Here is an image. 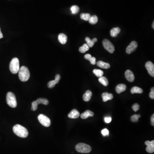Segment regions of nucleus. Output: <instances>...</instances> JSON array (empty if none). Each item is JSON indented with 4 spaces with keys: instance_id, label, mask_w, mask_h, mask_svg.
Segmentation results:
<instances>
[{
    "instance_id": "nucleus-1",
    "label": "nucleus",
    "mask_w": 154,
    "mask_h": 154,
    "mask_svg": "<svg viewBox=\"0 0 154 154\" xmlns=\"http://www.w3.org/2000/svg\"><path fill=\"white\" fill-rule=\"evenodd\" d=\"M13 131L17 136L22 138H26L28 135L27 129L20 125L17 124L14 126Z\"/></svg>"
},
{
    "instance_id": "nucleus-2",
    "label": "nucleus",
    "mask_w": 154,
    "mask_h": 154,
    "mask_svg": "<svg viewBox=\"0 0 154 154\" xmlns=\"http://www.w3.org/2000/svg\"><path fill=\"white\" fill-rule=\"evenodd\" d=\"M18 77L22 82H26L30 78V73L28 69L25 66H22L18 71Z\"/></svg>"
},
{
    "instance_id": "nucleus-3",
    "label": "nucleus",
    "mask_w": 154,
    "mask_h": 154,
    "mask_svg": "<svg viewBox=\"0 0 154 154\" xmlns=\"http://www.w3.org/2000/svg\"><path fill=\"white\" fill-rule=\"evenodd\" d=\"M19 61L18 58L14 57L12 59L9 64V69L13 74H16L19 70Z\"/></svg>"
},
{
    "instance_id": "nucleus-4",
    "label": "nucleus",
    "mask_w": 154,
    "mask_h": 154,
    "mask_svg": "<svg viewBox=\"0 0 154 154\" xmlns=\"http://www.w3.org/2000/svg\"><path fill=\"white\" fill-rule=\"evenodd\" d=\"M7 102L8 105L12 108H15L17 105V100L15 94L13 92H9L7 93Z\"/></svg>"
},
{
    "instance_id": "nucleus-5",
    "label": "nucleus",
    "mask_w": 154,
    "mask_h": 154,
    "mask_svg": "<svg viewBox=\"0 0 154 154\" xmlns=\"http://www.w3.org/2000/svg\"><path fill=\"white\" fill-rule=\"evenodd\" d=\"M75 149L77 152L82 153H89L92 150L90 146L83 143L78 144L75 146Z\"/></svg>"
},
{
    "instance_id": "nucleus-6",
    "label": "nucleus",
    "mask_w": 154,
    "mask_h": 154,
    "mask_svg": "<svg viewBox=\"0 0 154 154\" xmlns=\"http://www.w3.org/2000/svg\"><path fill=\"white\" fill-rule=\"evenodd\" d=\"M39 121L42 126L46 127L50 126L51 125V120L49 118L44 114H40L38 116Z\"/></svg>"
},
{
    "instance_id": "nucleus-7",
    "label": "nucleus",
    "mask_w": 154,
    "mask_h": 154,
    "mask_svg": "<svg viewBox=\"0 0 154 154\" xmlns=\"http://www.w3.org/2000/svg\"><path fill=\"white\" fill-rule=\"evenodd\" d=\"M49 103V102L48 99L44 98H39L37 101H34L32 103V107L31 110L33 111H35L37 109L38 105L39 104H43L44 105H48Z\"/></svg>"
},
{
    "instance_id": "nucleus-8",
    "label": "nucleus",
    "mask_w": 154,
    "mask_h": 154,
    "mask_svg": "<svg viewBox=\"0 0 154 154\" xmlns=\"http://www.w3.org/2000/svg\"><path fill=\"white\" fill-rule=\"evenodd\" d=\"M103 45L106 50L110 53H113L115 51V47L110 41L105 39L103 41Z\"/></svg>"
},
{
    "instance_id": "nucleus-9",
    "label": "nucleus",
    "mask_w": 154,
    "mask_h": 154,
    "mask_svg": "<svg viewBox=\"0 0 154 154\" xmlns=\"http://www.w3.org/2000/svg\"><path fill=\"white\" fill-rule=\"evenodd\" d=\"M137 47V43L135 41H132L126 49V52L128 54H131L135 51Z\"/></svg>"
},
{
    "instance_id": "nucleus-10",
    "label": "nucleus",
    "mask_w": 154,
    "mask_h": 154,
    "mask_svg": "<svg viewBox=\"0 0 154 154\" xmlns=\"http://www.w3.org/2000/svg\"><path fill=\"white\" fill-rule=\"evenodd\" d=\"M145 66L148 73L151 76L154 77V65L152 62L148 61L145 64Z\"/></svg>"
},
{
    "instance_id": "nucleus-11",
    "label": "nucleus",
    "mask_w": 154,
    "mask_h": 154,
    "mask_svg": "<svg viewBox=\"0 0 154 154\" xmlns=\"http://www.w3.org/2000/svg\"><path fill=\"white\" fill-rule=\"evenodd\" d=\"M145 145L147 146L146 148V152L148 153H152L154 152V141L152 140V141H146L145 142Z\"/></svg>"
},
{
    "instance_id": "nucleus-12",
    "label": "nucleus",
    "mask_w": 154,
    "mask_h": 154,
    "mask_svg": "<svg viewBox=\"0 0 154 154\" xmlns=\"http://www.w3.org/2000/svg\"><path fill=\"white\" fill-rule=\"evenodd\" d=\"M61 75L59 74H56L55 76V78L54 80L51 81H49L48 83V88H54L56 84H57L59 82V80L61 79Z\"/></svg>"
},
{
    "instance_id": "nucleus-13",
    "label": "nucleus",
    "mask_w": 154,
    "mask_h": 154,
    "mask_svg": "<svg viewBox=\"0 0 154 154\" xmlns=\"http://www.w3.org/2000/svg\"><path fill=\"white\" fill-rule=\"evenodd\" d=\"M125 76L128 81L130 82H132L135 80V75L132 71L130 70H127L125 72Z\"/></svg>"
},
{
    "instance_id": "nucleus-14",
    "label": "nucleus",
    "mask_w": 154,
    "mask_h": 154,
    "mask_svg": "<svg viewBox=\"0 0 154 154\" xmlns=\"http://www.w3.org/2000/svg\"><path fill=\"white\" fill-rule=\"evenodd\" d=\"M80 116V113L77 110L73 109L68 114V117L71 119H77Z\"/></svg>"
},
{
    "instance_id": "nucleus-15",
    "label": "nucleus",
    "mask_w": 154,
    "mask_h": 154,
    "mask_svg": "<svg viewBox=\"0 0 154 154\" xmlns=\"http://www.w3.org/2000/svg\"><path fill=\"white\" fill-rule=\"evenodd\" d=\"M102 97L103 98V101L104 102H106L107 101L111 100L113 99V96L111 93H109L108 92H104L102 95Z\"/></svg>"
},
{
    "instance_id": "nucleus-16",
    "label": "nucleus",
    "mask_w": 154,
    "mask_h": 154,
    "mask_svg": "<svg viewBox=\"0 0 154 154\" xmlns=\"http://www.w3.org/2000/svg\"><path fill=\"white\" fill-rule=\"evenodd\" d=\"M58 40L62 44H65L67 41V37L64 33H60L58 35Z\"/></svg>"
},
{
    "instance_id": "nucleus-17",
    "label": "nucleus",
    "mask_w": 154,
    "mask_h": 154,
    "mask_svg": "<svg viewBox=\"0 0 154 154\" xmlns=\"http://www.w3.org/2000/svg\"><path fill=\"white\" fill-rule=\"evenodd\" d=\"M94 114L93 112H92L91 111H90V110H87L85 111V112L82 113V114L81 115V118L83 119H86L89 117H92L93 116Z\"/></svg>"
},
{
    "instance_id": "nucleus-18",
    "label": "nucleus",
    "mask_w": 154,
    "mask_h": 154,
    "mask_svg": "<svg viewBox=\"0 0 154 154\" xmlns=\"http://www.w3.org/2000/svg\"><path fill=\"white\" fill-rule=\"evenodd\" d=\"M126 89V86L124 84H120L116 86V91L117 93H121L124 92Z\"/></svg>"
},
{
    "instance_id": "nucleus-19",
    "label": "nucleus",
    "mask_w": 154,
    "mask_h": 154,
    "mask_svg": "<svg viewBox=\"0 0 154 154\" xmlns=\"http://www.w3.org/2000/svg\"><path fill=\"white\" fill-rule=\"evenodd\" d=\"M92 96V92L90 90H87L84 94H83V100L85 102H89Z\"/></svg>"
},
{
    "instance_id": "nucleus-20",
    "label": "nucleus",
    "mask_w": 154,
    "mask_h": 154,
    "mask_svg": "<svg viewBox=\"0 0 154 154\" xmlns=\"http://www.w3.org/2000/svg\"><path fill=\"white\" fill-rule=\"evenodd\" d=\"M97 65L98 67L102 68L107 69L110 67V65L108 63H105L102 61H99L97 63Z\"/></svg>"
},
{
    "instance_id": "nucleus-21",
    "label": "nucleus",
    "mask_w": 154,
    "mask_h": 154,
    "mask_svg": "<svg viewBox=\"0 0 154 154\" xmlns=\"http://www.w3.org/2000/svg\"><path fill=\"white\" fill-rule=\"evenodd\" d=\"M120 29L119 27L113 28L111 31V35L113 37H115L120 32Z\"/></svg>"
},
{
    "instance_id": "nucleus-22",
    "label": "nucleus",
    "mask_w": 154,
    "mask_h": 154,
    "mask_svg": "<svg viewBox=\"0 0 154 154\" xmlns=\"http://www.w3.org/2000/svg\"><path fill=\"white\" fill-rule=\"evenodd\" d=\"M131 93L132 94L135 93H142L143 92V90L142 89L140 88L139 87H134L131 89Z\"/></svg>"
},
{
    "instance_id": "nucleus-23",
    "label": "nucleus",
    "mask_w": 154,
    "mask_h": 154,
    "mask_svg": "<svg viewBox=\"0 0 154 154\" xmlns=\"http://www.w3.org/2000/svg\"><path fill=\"white\" fill-rule=\"evenodd\" d=\"M98 81L104 86H107L108 85V81L105 77L102 76L98 79Z\"/></svg>"
},
{
    "instance_id": "nucleus-24",
    "label": "nucleus",
    "mask_w": 154,
    "mask_h": 154,
    "mask_svg": "<svg viewBox=\"0 0 154 154\" xmlns=\"http://www.w3.org/2000/svg\"><path fill=\"white\" fill-rule=\"evenodd\" d=\"M89 48H90V47L87 44H83V46L80 47L79 51L81 53H85L86 51L89 50Z\"/></svg>"
},
{
    "instance_id": "nucleus-25",
    "label": "nucleus",
    "mask_w": 154,
    "mask_h": 154,
    "mask_svg": "<svg viewBox=\"0 0 154 154\" xmlns=\"http://www.w3.org/2000/svg\"><path fill=\"white\" fill-rule=\"evenodd\" d=\"M80 17L81 19L86 21H88L90 19L91 15L89 13H82L80 15Z\"/></svg>"
},
{
    "instance_id": "nucleus-26",
    "label": "nucleus",
    "mask_w": 154,
    "mask_h": 154,
    "mask_svg": "<svg viewBox=\"0 0 154 154\" xmlns=\"http://www.w3.org/2000/svg\"><path fill=\"white\" fill-rule=\"evenodd\" d=\"M98 21V18L96 15H93L91 16L90 19H89V22L90 23L92 24H95L97 23Z\"/></svg>"
},
{
    "instance_id": "nucleus-27",
    "label": "nucleus",
    "mask_w": 154,
    "mask_h": 154,
    "mask_svg": "<svg viewBox=\"0 0 154 154\" xmlns=\"http://www.w3.org/2000/svg\"><path fill=\"white\" fill-rule=\"evenodd\" d=\"M93 72L96 75V76L99 77V78L102 76V75L104 74V72L102 70L100 69H94L93 70Z\"/></svg>"
},
{
    "instance_id": "nucleus-28",
    "label": "nucleus",
    "mask_w": 154,
    "mask_h": 154,
    "mask_svg": "<svg viewBox=\"0 0 154 154\" xmlns=\"http://www.w3.org/2000/svg\"><path fill=\"white\" fill-rule=\"evenodd\" d=\"M71 12H72V13L73 14H76L77 13H78L79 11V8L78 6L76 5H74V6H72L71 7Z\"/></svg>"
},
{
    "instance_id": "nucleus-29",
    "label": "nucleus",
    "mask_w": 154,
    "mask_h": 154,
    "mask_svg": "<svg viewBox=\"0 0 154 154\" xmlns=\"http://www.w3.org/2000/svg\"><path fill=\"white\" fill-rule=\"evenodd\" d=\"M85 41L87 42V44L89 46L90 48H91L94 46V44H95V43L92 41V39H91L88 37H86Z\"/></svg>"
},
{
    "instance_id": "nucleus-30",
    "label": "nucleus",
    "mask_w": 154,
    "mask_h": 154,
    "mask_svg": "<svg viewBox=\"0 0 154 154\" xmlns=\"http://www.w3.org/2000/svg\"><path fill=\"white\" fill-rule=\"evenodd\" d=\"M141 117L140 115L135 114L131 117V121L133 122H137L138 121V119Z\"/></svg>"
},
{
    "instance_id": "nucleus-31",
    "label": "nucleus",
    "mask_w": 154,
    "mask_h": 154,
    "mask_svg": "<svg viewBox=\"0 0 154 154\" xmlns=\"http://www.w3.org/2000/svg\"><path fill=\"white\" fill-rule=\"evenodd\" d=\"M101 133H102V135L103 136H104V137L108 136L109 135V131L107 128L103 129L102 131H101Z\"/></svg>"
},
{
    "instance_id": "nucleus-32",
    "label": "nucleus",
    "mask_w": 154,
    "mask_h": 154,
    "mask_svg": "<svg viewBox=\"0 0 154 154\" xmlns=\"http://www.w3.org/2000/svg\"><path fill=\"white\" fill-rule=\"evenodd\" d=\"M140 106L138 104L135 103L132 106V109L133 111H135V112H136L138 111V110L139 109Z\"/></svg>"
},
{
    "instance_id": "nucleus-33",
    "label": "nucleus",
    "mask_w": 154,
    "mask_h": 154,
    "mask_svg": "<svg viewBox=\"0 0 154 154\" xmlns=\"http://www.w3.org/2000/svg\"><path fill=\"white\" fill-rule=\"evenodd\" d=\"M150 98L151 99H154V88L152 87L151 89V91L150 92Z\"/></svg>"
},
{
    "instance_id": "nucleus-34",
    "label": "nucleus",
    "mask_w": 154,
    "mask_h": 154,
    "mask_svg": "<svg viewBox=\"0 0 154 154\" xmlns=\"http://www.w3.org/2000/svg\"><path fill=\"white\" fill-rule=\"evenodd\" d=\"M105 122L106 123H109L112 121V118L111 117H105L104 119Z\"/></svg>"
},
{
    "instance_id": "nucleus-35",
    "label": "nucleus",
    "mask_w": 154,
    "mask_h": 154,
    "mask_svg": "<svg viewBox=\"0 0 154 154\" xmlns=\"http://www.w3.org/2000/svg\"><path fill=\"white\" fill-rule=\"evenodd\" d=\"M90 63H91L92 65H95L96 63V59L95 57H92L90 59Z\"/></svg>"
},
{
    "instance_id": "nucleus-36",
    "label": "nucleus",
    "mask_w": 154,
    "mask_h": 154,
    "mask_svg": "<svg viewBox=\"0 0 154 154\" xmlns=\"http://www.w3.org/2000/svg\"><path fill=\"white\" fill-rule=\"evenodd\" d=\"M85 57L86 59L90 61L92 57L91 55L90 54H86L85 55Z\"/></svg>"
},
{
    "instance_id": "nucleus-37",
    "label": "nucleus",
    "mask_w": 154,
    "mask_h": 154,
    "mask_svg": "<svg viewBox=\"0 0 154 154\" xmlns=\"http://www.w3.org/2000/svg\"><path fill=\"white\" fill-rule=\"evenodd\" d=\"M151 124L152 126H154V114H153L152 116L151 117Z\"/></svg>"
},
{
    "instance_id": "nucleus-38",
    "label": "nucleus",
    "mask_w": 154,
    "mask_h": 154,
    "mask_svg": "<svg viewBox=\"0 0 154 154\" xmlns=\"http://www.w3.org/2000/svg\"><path fill=\"white\" fill-rule=\"evenodd\" d=\"M3 37V35L2 33V32H1V28H0V39H1V38H2Z\"/></svg>"
},
{
    "instance_id": "nucleus-39",
    "label": "nucleus",
    "mask_w": 154,
    "mask_h": 154,
    "mask_svg": "<svg viewBox=\"0 0 154 154\" xmlns=\"http://www.w3.org/2000/svg\"><path fill=\"white\" fill-rule=\"evenodd\" d=\"M92 41H93V42L95 43V42H96L97 41V38H93V39H92Z\"/></svg>"
},
{
    "instance_id": "nucleus-40",
    "label": "nucleus",
    "mask_w": 154,
    "mask_h": 154,
    "mask_svg": "<svg viewBox=\"0 0 154 154\" xmlns=\"http://www.w3.org/2000/svg\"><path fill=\"white\" fill-rule=\"evenodd\" d=\"M152 28L153 29H154V22H153V23H152Z\"/></svg>"
}]
</instances>
